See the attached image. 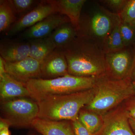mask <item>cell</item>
Returning <instances> with one entry per match:
<instances>
[{
    "label": "cell",
    "instance_id": "1",
    "mask_svg": "<svg viewBox=\"0 0 135 135\" xmlns=\"http://www.w3.org/2000/svg\"><path fill=\"white\" fill-rule=\"evenodd\" d=\"M62 50L70 75L99 77L107 74L105 53L94 41L77 35Z\"/></svg>",
    "mask_w": 135,
    "mask_h": 135
},
{
    "label": "cell",
    "instance_id": "2",
    "mask_svg": "<svg viewBox=\"0 0 135 135\" xmlns=\"http://www.w3.org/2000/svg\"><path fill=\"white\" fill-rule=\"evenodd\" d=\"M120 21L119 15L106 9L98 1H87L81 15L78 35L94 41L102 47Z\"/></svg>",
    "mask_w": 135,
    "mask_h": 135
},
{
    "label": "cell",
    "instance_id": "3",
    "mask_svg": "<svg viewBox=\"0 0 135 135\" xmlns=\"http://www.w3.org/2000/svg\"><path fill=\"white\" fill-rule=\"evenodd\" d=\"M94 88L72 94L50 97L38 102V118L52 120H70L78 119L81 109L94 96Z\"/></svg>",
    "mask_w": 135,
    "mask_h": 135
},
{
    "label": "cell",
    "instance_id": "4",
    "mask_svg": "<svg viewBox=\"0 0 135 135\" xmlns=\"http://www.w3.org/2000/svg\"><path fill=\"white\" fill-rule=\"evenodd\" d=\"M93 88L94 97L86 108L101 115L135 94L130 79H115L107 74L98 77Z\"/></svg>",
    "mask_w": 135,
    "mask_h": 135
},
{
    "label": "cell",
    "instance_id": "5",
    "mask_svg": "<svg viewBox=\"0 0 135 135\" xmlns=\"http://www.w3.org/2000/svg\"><path fill=\"white\" fill-rule=\"evenodd\" d=\"M98 78L68 74L50 79H33L26 84L31 94V98L38 102L50 97L91 89L95 86Z\"/></svg>",
    "mask_w": 135,
    "mask_h": 135
},
{
    "label": "cell",
    "instance_id": "6",
    "mask_svg": "<svg viewBox=\"0 0 135 135\" xmlns=\"http://www.w3.org/2000/svg\"><path fill=\"white\" fill-rule=\"evenodd\" d=\"M1 118L7 121L11 126L17 128L32 127L38 118V102L31 98L20 97L1 100Z\"/></svg>",
    "mask_w": 135,
    "mask_h": 135
},
{
    "label": "cell",
    "instance_id": "7",
    "mask_svg": "<svg viewBox=\"0 0 135 135\" xmlns=\"http://www.w3.org/2000/svg\"><path fill=\"white\" fill-rule=\"evenodd\" d=\"M134 47H125L120 50L105 53L108 76L115 79H130Z\"/></svg>",
    "mask_w": 135,
    "mask_h": 135
},
{
    "label": "cell",
    "instance_id": "8",
    "mask_svg": "<svg viewBox=\"0 0 135 135\" xmlns=\"http://www.w3.org/2000/svg\"><path fill=\"white\" fill-rule=\"evenodd\" d=\"M5 68L11 77L25 84L30 80L41 78L40 62L29 56L15 62L5 61Z\"/></svg>",
    "mask_w": 135,
    "mask_h": 135
},
{
    "label": "cell",
    "instance_id": "9",
    "mask_svg": "<svg viewBox=\"0 0 135 135\" xmlns=\"http://www.w3.org/2000/svg\"><path fill=\"white\" fill-rule=\"evenodd\" d=\"M54 13L52 6L48 0L40 1L33 9L17 20L8 31L7 35L11 36L28 29Z\"/></svg>",
    "mask_w": 135,
    "mask_h": 135
},
{
    "label": "cell",
    "instance_id": "10",
    "mask_svg": "<svg viewBox=\"0 0 135 135\" xmlns=\"http://www.w3.org/2000/svg\"><path fill=\"white\" fill-rule=\"evenodd\" d=\"M69 74L62 50L56 48L41 62V78L50 79Z\"/></svg>",
    "mask_w": 135,
    "mask_h": 135
},
{
    "label": "cell",
    "instance_id": "11",
    "mask_svg": "<svg viewBox=\"0 0 135 135\" xmlns=\"http://www.w3.org/2000/svg\"><path fill=\"white\" fill-rule=\"evenodd\" d=\"M127 110H119L103 117V126L99 135H135L129 122Z\"/></svg>",
    "mask_w": 135,
    "mask_h": 135
},
{
    "label": "cell",
    "instance_id": "12",
    "mask_svg": "<svg viewBox=\"0 0 135 135\" xmlns=\"http://www.w3.org/2000/svg\"><path fill=\"white\" fill-rule=\"evenodd\" d=\"M70 22V19L66 16L58 13H53L27 29L24 36L29 40L48 37L59 26Z\"/></svg>",
    "mask_w": 135,
    "mask_h": 135
},
{
    "label": "cell",
    "instance_id": "13",
    "mask_svg": "<svg viewBox=\"0 0 135 135\" xmlns=\"http://www.w3.org/2000/svg\"><path fill=\"white\" fill-rule=\"evenodd\" d=\"M87 0H48L55 13L66 16L78 31L81 15Z\"/></svg>",
    "mask_w": 135,
    "mask_h": 135
},
{
    "label": "cell",
    "instance_id": "14",
    "mask_svg": "<svg viewBox=\"0 0 135 135\" xmlns=\"http://www.w3.org/2000/svg\"><path fill=\"white\" fill-rule=\"evenodd\" d=\"M68 121L37 118L32 123V127L42 135H75L72 123Z\"/></svg>",
    "mask_w": 135,
    "mask_h": 135
},
{
    "label": "cell",
    "instance_id": "15",
    "mask_svg": "<svg viewBox=\"0 0 135 135\" xmlns=\"http://www.w3.org/2000/svg\"><path fill=\"white\" fill-rule=\"evenodd\" d=\"M1 100L20 97L31 98L26 84L18 81L5 73L0 75Z\"/></svg>",
    "mask_w": 135,
    "mask_h": 135
},
{
    "label": "cell",
    "instance_id": "16",
    "mask_svg": "<svg viewBox=\"0 0 135 135\" xmlns=\"http://www.w3.org/2000/svg\"><path fill=\"white\" fill-rule=\"evenodd\" d=\"M29 42L12 41L3 42L0 46V56L5 62H15L29 56Z\"/></svg>",
    "mask_w": 135,
    "mask_h": 135
},
{
    "label": "cell",
    "instance_id": "17",
    "mask_svg": "<svg viewBox=\"0 0 135 135\" xmlns=\"http://www.w3.org/2000/svg\"><path fill=\"white\" fill-rule=\"evenodd\" d=\"M29 57L41 62L44 58L56 49L50 36L42 38L29 40Z\"/></svg>",
    "mask_w": 135,
    "mask_h": 135
},
{
    "label": "cell",
    "instance_id": "18",
    "mask_svg": "<svg viewBox=\"0 0 135 135\" xmlns=\"http://www.w3.org/2000/svg\"><path fill=\"white\" fill-rule=\"evenodd\" d=\"M77 35L78 31L70 22L59 26L50 36L56 48L62 50L75 38Z\"/></svg>",
    "mask_w": 135,
    "mask_h": 135
},
{
    "label": "cell",
    "instance_id": "19",
    "mask_svg": "<svg viewBox=\"0 0 135 135\" xmlns=\"http://www.w3.org/2000/svg\"><path fill=\"white\" fill-rule=\"evenodd\" d=\"M9 0L0 1V32H7L17 20Z\"/></svg>",
    "mask_w": 135,
    "mask_h": 135
},
{
    "label": "cell",
    "instance_id": "20",
    "mask_svg": "<svg viewBox=\"0 0 135 135\" xmlns=\"http://www.w3.org/2000/svg\"><path fill=\"white\" fill-rule=\"evenodd\" d=\"M78 119L92 135L99 133L103 126V119L91 111H80Z\"/></svg>",
    "mask_w": 135,
    "mask_h": 135
},
{
    "label": "cell",
    "instance_id": "21",
    "mask_svg": "<svg viewBox=\"0 0 135 135\" xmlns=\"http://www.w3.org/2000/svg\"><path fill=\"white\" fill-rule=\"evenodd\" d=\"M119 24L114 27L103 44L102 48L105 53L120 50L125 47L120 31Z\"/></svg>",
    "mask_w": 135,
    "mask_h": 135
},
{
    "label": "cell",
    "instance_id": "22",
    "mask_svg": "<svg viewBox=\"0 0 135 135\" xmlns=\"http://www.w3.org/2000/svg\"><path fill=\"white\" fill-rule=\"evenodd\" d=\"M120 31L125 47H135V29L130 23L120 21Z\"/></svg>",
    "mask_w": 135,
    "mask_h": 135
},
{
    "label": "cell",
    "instance_id": "23",
    "mask_svg": "<svg viewBox=\"0 0 135 135\" xmlns=\"http://www.w3.org/2000/svg\"><path fill=\"white\" fill-rule=\"evenodd\" d=\"M16 15H25L40 3L35 0H9Z\"/></svg>",
    "mask_w": 135,
    "mask_h": 135
},
{
    "label": "cell",
    "instance_id": "24",
    "mask_svg": "<svg viewBox=\"0 0 135 135\" xmlns=\"http://www.w3.org/2000/svg\"><path fill=\"white\" fill-rule=\"evenodd\" d=\"M118 15L120 21L131 23L135 19V0H127L123 10Z\"/></svg>",
    "mask_w": 135,
    "mask_h": 135
},
{
    "label": "cell",
    "instance_id": "25",
    "mask_svg": "<svg viewBox=\"0 0 135 135\" xmlns=\"http://www.w3.org/2000/svg\"><path fill=\"white\" fill-rule=\"evenodd\" d=\"M127 0H101L98 1L106 9L119 15L123 10Z\"/></svg>",
    "mask_w": 135,
    "mask_h": 135
},
{
    "label": "cell",
    "instance_id": "26",
    "mask_svg": "<svg viewBox=\"0 0 135 135\" xmlns=\"http://www.w3.org/2000/svg\"><path fill=\"white\" fill-rule=\"evenodd\" d=\"M72 123L75 135H92L79 119L72 122Z\"/></svg>",
    "mask_w": 135,
    "mask_h": 135
},
{
    "label": "cell",
    "instance_id": "27",
    "mask_svg": "<svg viewBox=\"0 0 135 135\" xmlns=\"http://www.w3.org/2000/svg\"><path fill=\"white\" fill-rule=\"evenodd\" d=\"M10 126L9 123L5 119L1 118L0 119V130L4 129L7 128H9Z\"/></svg>",
    "mask_w": 135,
    "mask_h": 135
},
{
    "label": "cell",
    "instance_id": "28",
    "mask_svg": "<svg viewBox=\"0 0 135 135\" xmlns=\"http://www.w3.org/2000/svg\"><path fill=\"white\" fill-rule=\"evenodd\" d=\"M130 79L131 81H135V47H134V58L133 68L131 74Z\"/></svg>",
    "mask_w": 135,
    "mask_h": 135
},
{
    "label": "cell",
    "instance_id": "29",
    "mask_svg": "<svg viewBox=\"0 0 135 135\" xmlns=\"http://www.w3.org/2000/svg\"><path fill=\"white\" fill-rule=\"evenodd\" d=\"M129 116L130 118H135V102L127 110Z\"/></svg>",
    "mask_w": 135,
    "mask_h": 135
},
{
    "label": "cell",
    "instance_id": "30",
    "mask_svg": "<svg viewBox=\"0 0 135 135\" xmlns=\"http://www.w3.org/2000/svg\"><path fill=\"white\" fill-rule=\"evenodd\" d=\"M129 122L133 132L135 134V118H129Z\"/></svg>",
    "mask_w": 135,
    "mask_h": 135
},
{
    "label": "cell",
    "instance_id": "31",
    "mask_svg": "<svg viewBox=\"0 0 135 135\" xmlns=\"http://www.w3.org/2000/svg\"><path fill=\"white\" fill-rule=\"evenodd\" d=\"M0 135H10L9 128L0 130Z\"/></svg>",
    "mask_w": 135,
    "mask_h": 135
},
{
    "label": "cell",
    "instance_id": "32",
    "mask_svg": "<svg viewBox=\"0 0 135 135\" xmlns=\"http://www.w3.org/2000/svg\"><path fill=\"white\" fill-rule=\"evenodd\" d=\"M130 24H131V25H132L134 27L135 29V19L134 20V21H133V22Z\"/></svg>",
    "mask_w": 135,
    "mask_h": 135
},
{
    "label": "cell",
    "instance_id": "33",
    "mask_svg": "<svg viewBox=\"0 0 135 135\" xmlns=\"http://www.w3.org/2000/svg\"><path fill=\"white\" fill-rule=\"evenodd\" d=\"M132 83H133V87H134L135 91V81H132Z\"/></svg>",
    "mask_w": 135,
    "mask_h": 135
}]
</instances>
